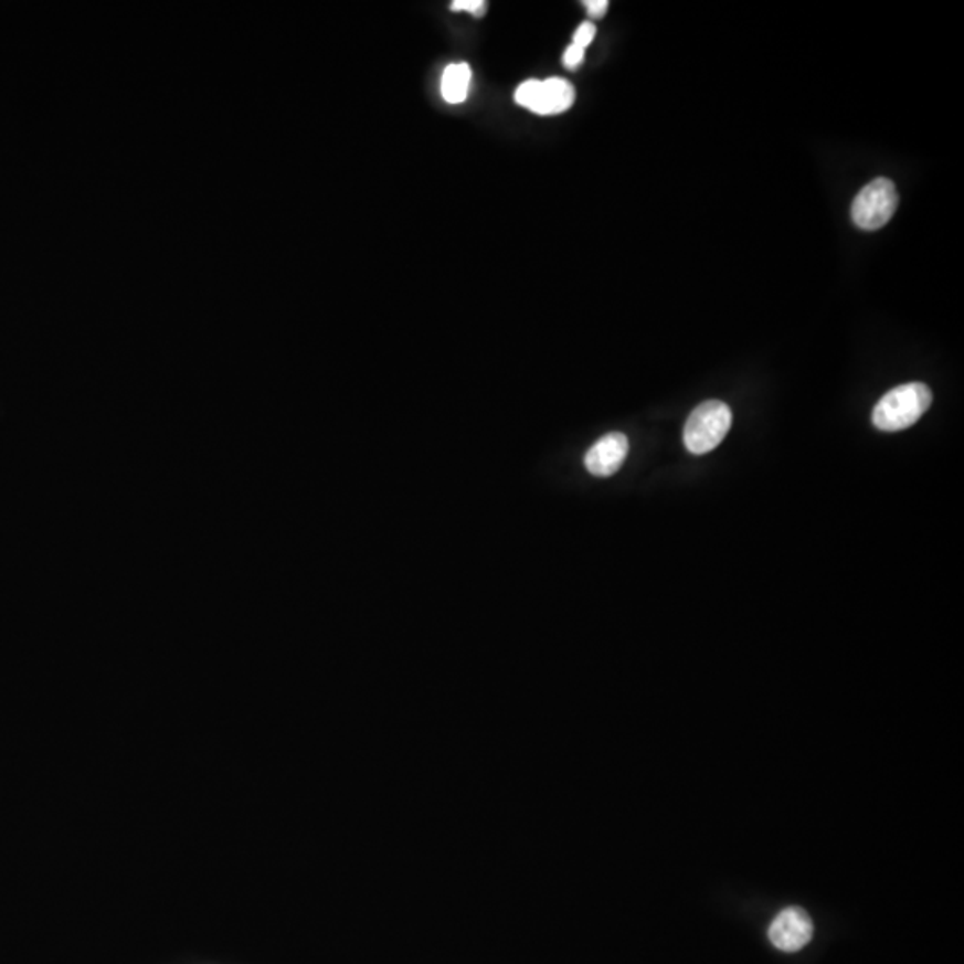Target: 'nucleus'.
Returning <instances> with one entry per match:
<instances>
[{"label":"nucleus","mask_w":964,"mask_h":964,"mask_svg":"<svg viewBox=\"0 0 964 964\" xmlns=\"http://www.w3.org/2000/svg\"><path fill=\"white\" fill-rule=\"evenodd\" d=\"M515 100L538 115H558L573 106L575 89L569 81L561 77L531 80L518 86Z\"/></svg>","instance_id":"nucleus-4"},{"label":"nucleus","mask_w":964,"mask_h":964,"mask_svg":"<svg viewBox=\"0 0 964 964\" xmlns=\"http://www.w3.org/2000/svg\"><path fill=\"white\" fill-rule=\"evenodd\" d=\"M731 425L732 413L729 405L720 401L703 402L686 420L682 433L685 447L695 456L711 453L723 442Z\"/></svg>","instance_id":"nucleus-2"},{"label":"nucleus","mask_w":964,"mask_h":964,"mask_svg":"<svg viewBox=\"0 0 964 964\" xmlns=\"http://www.w3.org/2000/svg\"><path fill=\"white\" fill-rule=\"evenodd\" d=\"M932 404V392L923 382H908L877 402L871 422L879 431L897 433L917 424Z\"/></svg>","instance_id":"nucleus-1"},{"label":"nucleus","mask_w":964,"mask_h":964,"mask_svg":"<svg viewBox=\"0 0 964 964\" xmlns=\"http://www.w3.org/2000/svg\"><path fill=\"white\" fill-rule=\"evenodd\" d=\"M813 931L815 928L804 909L787 908L770 925L769 937L778 951L798 952L809 943Z\"/></svg>","instance_id":"nucleus-5"},{"label":"nucleus","mask_w":964,"mask_h":964,"mask_svg":"<svg viewBox=\"0 0 964 964\" xmlns=\"http://www.w3.org/2000/svg\"><path fill=\"white\" fill-rule=\"evenodd\" d=\"M899 205V193L890 179L879 178L868 182L852 202L854 224L865 231L884 227Z\"/></svg>","instance_id":"nucleus-3"},{"label":"nucleus","mask_w":964,"mask_h":964,"mask_svg":"<svg viewBox=\"0 0 964 964\" xmlns=\"http://www.w3.org/2000/svg\"><path fill=\"white\" fill-rule=\"evenodd\" d=\"M486 2L485 0H456L451 4V10L453 11H468V13H474L476 17H480V14L486 13Z\"/></svg>","instance_id":"nucleus-9"},{"label":"nucleus","mask_w":964,"mask_h":964,"mask_svg":"<svg viewBox=\"0 0 964 964\" xmlns=\"http://www.w3.org/2000/svg\"><path fill=\"white\" fill-rule=\"evenodd\" d=\"M472 71L468 63H454L443 72L442 95L448 104L465 103L470 88Z\"/></svg>","instance_id":"nucleus-7"},{"label":"nucleus","mask_w":964,"mask_h":964,"mask_svg":"<svg viewBox=\"0 0 964 964\" xmlns=\"http://www.w3.org/2000/svg\"><path fill=\"white\" fill-rule=\"evenodd\" d=\"M584 6H586L590 17L602 19L606 14L607 8H610V2L607 0H587V2H584Z\"/></svg>","instance_id":"nucleus-11"},{"label":"nucleus","mask_w":964,"mask_h":964,"mask_svg":"<svg viewBox=\"0 0 964 964\" xmlns=\"http://www.w3.org/2000/svg\"><path fill=\"white\" fill-rule=\"evenodd\" d=\"M595 34V25H593L592 22H584V24L579 25L578 31L573 34V45H578V47L586 51L587 45L593 42Z\"/></svg>","instance_id":"nucleus-8"},{"label":"nucleus","mask_w":964,"mask_h":964,"mask_svg":"<svg viewBox=\"0 0 964 964\" xmlns=\"http://www.w3.org/2000/svg\"><path fill=\"white\" fill-rule=\"evenodd\" d=\"M584 49L578 47V45H570L566 51H564L563 63L566 68L573 71V68H578L584 60Z\"/></svg>","instance_id":"nucleus-10"},{"label":"nucleus","mask_w":964,"mask_h":964,"mask_svg":"<svg viewBox=\"0 0 964 964\" xmlns=\"http://www.w3.org/2000/svg\"><path fill=\"white\" fill-rule=\"evenodd\" d=\"M627 454H629V439L625 434H606L587 451L584 466L593 476L610 477L624 465Z\"/></svg>","instance_id":"nucleus-6"}]
</instances>
